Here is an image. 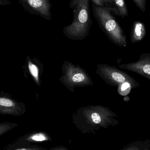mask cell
<instances>
[{
  "instance_id": "cell-16",
  "label": "cell",
  "mask_w": 150,
  "mask_h": 150,
  "mask_svg": "<svg viewBox=\"0 0 150 150\" xmlns=\"http://www.w3.org/2000/svg\"><path fill=\"white\" fill-rule=\"evenodd\" d=\"M129 87H130V85L129 84V83L127 82L125 83L122 86V91H125Z\"/></svg>"
},
{
  "instance_id": "cell-11",
  "label": "cell",
  "mask_w": 150,
  "mask_h": 150,
  "mask_svg": "<svg viewBox=\"0 0 150 150\" xmlns=\"http://www.w3.org/2000/svg\"><path fill=\"white\" fill-rule=\"evenodd\" d=\"M112 77L114 80L119 83H123L125 80V77L120 73L113 72L112 74Z\"/></svg>"
},
{
  "instance_id": "cell-2",
  "label": "cell",
  "mask_w": 150,
  "mask_h": 150,
  "mask_svg": "<svg viewBox=\"0 0 150 150\" xmlns=\"http://www.w3.org/2000/svg\"><path fill=\"white\" fill-rule=\"evenodd\" d=\"M93 16L103 32L113 43L126 46L127 42L124 31L115 17L117 16L115 8H102L92 4Z\"/></svg>"
},
{
  "instance_id": "cell-6",
  "label": "cell",
  "mask_w": 150,
  "mask_h": 150,
  "mask_svg": "<svg viewBox=\"0 0 150 150\" xmlns=\"http://www.w3.org/2000/svg\"><path fill=\"white\" fill-rule=\"evenodd\" d=\"M113 2L118 13L117 16L124 18L128 16L127 6L125 0H113Z\"/></svg>"
},
{
  "instance_id": "cell-3",
  "label": "cell",
  "mask_w": 150,
  "mask_h": 150,
  "mask_svg": "<svg viewBox=\"0 0 150 150\" xmlns=\"http://www.w3.org/2000/svg\"><path fill=\"white\" fill-rule=\"evenodd\" d=\"M26 11L32 14L41 17L45 20L52 19L51 0H19Z\"/></svg>"
},
{
  "instance_id": "cell-4",
  "label": "cell",
  "mask_w": 150,
  "mask_h": 150,
  "mask_svg": "<svg viewBox=\"0 0 150 150\" xmlns=\"http://www.w3.org/2000/svg\"><path fill=\"white\" fill-rule=\"evenodd\" d=\"M23 103L12 98L8 93H0V114L18 116L25 112Z\"/></svg>"
},
{
  "instance_id": "cell-7",
  "label": "cell",
  "mask_w": 150,
  "mask_h": 150,
  "mask_svg": "<svg viewBox=\"0 0 150 150\" xmlns=\"http://www.w3.org/2000/svg\"><path fill=\"white\" fill-rule=\"evenodd\" d=\"M91 4L102 8H115L113 0H90Z\"/></svg>"
},
{
  "instance_id": "cell-1",
  "label": "cell",
  "mask_w": 150,
  "mask_h": 150,
  "mask_svg": "<svg viewBox=\"0 0 150 150\" xmlns=\"http://www.w3.org/2000/svg\"><path fill=\"white\" fill-rule=\"evenodd\" d=\"M90 0H71L69 7L73 9L74 20L66 26L63 34L75 41L84 39L89 34L93 22L91 17Z\"/></svg>"
},
{
  "instance_id": "cell-13",
  "label": "cell",
  "mask_w": 150,
  "mask_h": 150,
  "mask_svg": "<svg viewBox=\"0 0 150 150\" xmlns=\"http://www.w3.org/2000/svg\"><path fill=\"white\" fill-rule=\"evenodd\" d=\"M91 117L93 122H95V123L98 124L100 122L101 119H100V117L98 114L96 113L93 114H92Z\"/></svg>"
},
{
  "instance_id": "cell-8",
  "label": "cell",
  "mask_w": 150,
  "mask_h": 150,
  "mask_svg": "<svg viewBox=\"0 0 150 150\" xmlns=\"http://www.w3.org/2000/svg\"><path fill=\"white\" fill-rule=\"evenodd\" d=\"M18 127V124L11 122H0V136Z\"/></svg>"
},
{
  "instance_id": "cell-18",
  "label": "cell",
  "mask_w": 150,
  "mask_h": 150,
  "mask_svg": "<svg viewBox=\"0 0 150 150\" xmlns=\"http://www.w3.org/2000/svg\"><path fill=\"white\" fill-rule=\"evenodd\" d=\"M149 16H150V11Z\"/></svg>"
},
{
  "instance_id": "cell-12",
  "label": "cell",
  "mask_w": 150,
  "mask_h": 150,
  "mask_svg": "<svg viewBox=\"0 0 150 150\" xmlns=\"http://www.w3.org/2000/svg\"><path fill=\"white\" fill-rule=\"evenodd\" d=\"M84 79V76L82 74H77L73 77V80L76 82H82Z\"/></svg>"
},
{
  "instance_id": "cell-9",
  "label": "cell",
  "mask_w": 150,
  "mask_h": 150,
  "mask_svg": "<svg viewBox=\"0 0 150 150\" xmlns=\"http://www.w3.org/2000/svg\"><path fill=\"white\" fill-rule=\"evenodd\" d=\"M137 8H139L142 12L146 10V0H133Z\"/></svg>"
},
{
  "instance_id": "cell-17",
  "label": "cell",
  "mask_w": 150,
  "mask_h": 150,
  "mask_svg": "<svg viewBox=\"0 0 150 150\" xmlns=\"http://www.w3.org/2000/svg\"><path fill=\"white\" fill-rule=\"evenodd\" d=\"M10 3L9 0H0V5H7Z\"/></svg>"
},
{
  "instance_id": "cell-10",
  "label": "cell",
  "mask_w": 150,
  "mask_h": 150,
  "mask_svg": "<svg viewBox=\"0 0 150 150\" xmlns=\"http://www.w3.org/2000/svg\"><path fill=\"white\" fill-rule=\"evenodd\" d=\"M28 67H29L30 72L31 73L32 75L35 77H37L38 75V71L36 66L34 64H33L30 61H29Z\"/></svg>"
},
{
  "instance_id": "cell-14",
  "label": "cell",
  "mask_w": 150,
  "mask_h": 150,
  "mask_svg": "<svg viewBox=\"0 0 150 150\" xmlns=\"http://www.w3.org/2000/svg\"><path fill=\"white\" fill-rule=\"evenodd\" d=\"M32 139L35 141H43L45 140V137L41 134H37L33 136Z\"/></svg>"
},
{
  "instance_id": "cell-15",
  "label": "cell",
  "mask_w": 150,
  "mask_h": 150,
  "mask_svg": "<svg viewBox=\"0 0 150 150\" xmlns=\"http://www.w3.org/2000/svg\"><path fill=\"white\" fill-rule=\"evenodd\" d=\"M143 70L145 73L150 75V65L147 64L143 67Z\"/></svg>"
},
{
  "instance_id": "cell-5",
  "label": "cell",
  "mask_w": 150,
  "mask_h": 150,
  "mask_svg": "<svg viewBox=\"0 0 150 150\" xmlns=\"http://www.w3.org/2000/svg\"><path fill=\"white\" fill-rule=\"evenodd\" d=\"M146 29L145 25L142 21H134L130 33V41L132 43H135L141 41L145 38Z\"/></svg>"
}]
</instances>
